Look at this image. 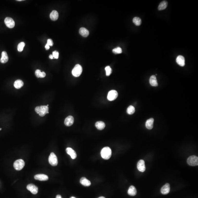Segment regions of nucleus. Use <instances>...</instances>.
Returning <instances> with one entry per match:
<instances>
[{
	"label": "nucleus",
	"mask_w": 198,
	"mask_h": 198,
	"mask_svg": "<svg viewBox=\"0 0 198 198\" xmlns=\"http://www.w3.org/2000/svg\"><path fill=\"white\" fill-rule=\"evenodd\" d=\"M35 111L41 117L44 116L46 114L49 113L48 108L47 106H37L35 108Z\"/></svg>",
	"instance_id": "f257e3e1"
},
{
	"label": "nucleus",
	"mask_w": 198,
	"mask_h": 198,
	"mask_svg": "<svg viewBox=\"0 0 198 198\" xmlns=\"http://www.w3.org/2000/svg\"><path fill=\"white\" fill-rule=\"evenodd\" d=\"M101 154L103 159L105 160L109 159L111 156V149L109 147H105L101 150Z\"/></svg>",
	"instance_id": "f03ea898"
},
{
	"label": "nucleus",
	"mask_w": 198,
	"mask_h": 198,
	"mask_svg": "<svg viewBox=\"0 0 198 198\" xmlns=\"http://www.w3.org/2000/svg\"><path fill=\"white\" fill-rule=\"evenodd\" d=\"M82 67L80 65H76L72 70V75L76 77L79 76L82 74Z\"/></svg>",
	"instance_id": "7ed1b4c3"
},
{
	"label": "nucleus",
	"mask_w": 198,
	"mask_h": 198,
	"mask_svg": "<svg viewBox=\"0 0 198 198\" xmlns=\"http://www.w3.org/2000/svg\"><path fill=\"white\" fill-rule=\"evenodd\" d=\"M187 162L189 165L196 166L198 165V158L195 155L190 156L187 160Z\"/></svg>",
	"instance_id": "20e7f679"
},
{
	"label": "nucleus",
	"mask_w": 198,
	"mask_h": 198,
	"mask_svg": "<svg viewBox=\"0 0 198 198\" xmlns=\"http://www.w3.org/2000/svg\"><path fill=\"white\" fill-rule=\"evenodd\" d=\"M25 165V163L23 160L19 159L14 162L13 166L16 170L20 171L24 168Z\"/></svg>",
	"instance_id": "39448f33"
},
{
	"label": "nucleus",
	"mask_w": 198,
	"mask_h": 198,
	"mask_svg": "<svg viewBox=\"0 0 198 198\" xmlns=\"http://www.w3.org/2000/svg\"><path fill=\"white\" fill-rule=\"evenodd\" d=\"M49 163L53 166H56L58 164V161L57 157L54 153H51L48 158Z\"/></svg>",
	"instance_id": "423d86ee"
},
{
	"label": "nucleus",
	"mask_w": 198,
	"mask_h": 198,
	"mask_svg": "<svg viewBox=\"0 0 198 198\" xmlns=\"http://www.w3.org/2000/svg\"><path fill=\"white\" fill-rule=\"evenodd\" d=\"M118 94L117 91L114 90L110 91L108 94L107 98L108 100L112 101L116 100L118 96Z\"/></svg>",
	"instance_id": "0eeeda50"
},
{
	"label": "nucleus",
	"mask_w": 198,
	"mask_h": 198,
	"mask_svg": "<svg viewBox=\"0 0 198 198\" xmlns=\"http://www.w3.org/2000/svg\"><path fill=\"white\" fill-rule=\"evenodd\" d=\"M5 23L7 27L12 28L15 26V22L13 19L10 17H6L5 19Z\"/></svg>",
	"instance_id": "6e6552de"
},
{
	"label": "nucleus",
	"mask_w": 198,
	"mask_h": 198,
	"mask_svg": "<svg viewBox=\"0 0 198 198\" xmlns=\"http://www.w3.org/2000/svg\"><path fill=\"white\" fill-rule=\"evenodd\" d=\"M27 188V189L30 191L33 194H36L38 193V188L34 184H29L28 185Z\"/></svg>",
	"instance_id": "1a4fd4ad"
},
{
	"label": "nucleus",
	"mask_w": 198,
	"mask_h": 198,
	"mask_svg": "<svg viewBox=\"0 0 198 198\" xmlns=\"http://www.w3.org/2000/svg\"><path fill=\"white\" fill-rule=\"evenodd\" d=\"M138 169L141 172H144L146 170L145 161L142 160H141L137 163V165Z\"/></svg>",
	"instance_id": "9d476101"
},
{
	"label": "nucleus",
	"mask_w": 198,
	"mask_h": 198,
	"mask_svg": "<svg viewBox=\"0 0 198 198\" xmlns=\"http://www.w3.org/2000/svg\"><path fill=\"white\" fill-rule=\"evenodd\" d=\"M170 190V185L169 183H167L162 186L161 189V192L162 194L166 195L169 193Z\"/></svg>",
	"instance_id": "9b49d317"
},
{
	"label": "nucleus",
	"mask_w": 198,
	"mask_h": 198,
	"mask_svg": "<svg viewBox=\"0 0 198 198\" xmlns=\"http://www.w3.org/2000/svg\"><path fill=\"white\" fill-rule=\"evenodd\" d=\"M74 119L72 116H69L65 119L64 121L65 124L67 126H70L74 124Z\"/></svg>",
	"instance_id": "f8f14e48"
},
{
	"label": "nucleus",
	"mask_w": 198,
	"mask_h": 198,
	"mask_svg": "<svg viewBox=\"0 0 198 198\" xmlns=\"http://www.w3.org/2000/svg\"><path fill=\"white\" fill-rule=\"evenodd\" d=\"M35 179L40 181H46L48 179V177L47 175L43 174H39L35 176Z\"/></svg>",
	"instance_id": "ddd939ff"
},
{
	"label": "nucleus",
	"mask_w": 198,
	"mask_h": 198,
	"mask_svg": "<svg viewBox=\"0 0 198 198\" xmlns=\"http://www.w3.org/2000/svg\"><path fill=\"white\" fill-rule=\"evenodd\" d=\"M66 153L71 156L72 159H75L76 158L77 154L75 151L71 148H68L66 149Z\"/></svg>",
	"instance_id": "4468645a"
},
{
	"label": "nucleus",
	"mask_w": 198,
	"mask_h": 198,
	"mask_svg": "<svg viewBox=\"0 0 198 198\" xmlns=\"http://www.w3.org/2000/svg\"><path fill=\"white\" fill-rule=\"evenodd\" d=\"M176 62L179 65L181 66H184L185 65V59L184 57L182 56H179L176 59Z\"/></svg>",
	"instance_id": "2eb2a0df"
},
{
	"label": "nucleus",
	"mask_w": 198,
	"mask_h": 198,
	"mask_svg": "<svg viewBox=\"0 0 198 198\" xmlns=\"http://www.w3.org/2000/svg\"><path fill=\"white\" fill-rule=\"evenodd\" d=\"M154 120L153 118L149 119L146 122V127L149 130H151L153 127V123Z\"/></svg>",
	"instance_id": "dca6fc26"
},
{
	"label": "nucleus",
	"mask_w": 198,
	"mask_h": 198,
	"mask_svg": "<svg viewBox=\"0 0 198 198\" xmlns=\"http://www.w3.org/2000/svg\"><path fill=\"white\" fill-rule=\"evenodd\" d=\"M9 57L8 54L6 51H3L2 53V57H1L0 61L1 63H6L8 61Z\"/></svg>",
	"instance_id": "f3484780"
},
{
	"label": "nucleus",
	"mask_w": 198,
	"mask_h": 198,
	"mask_svg": "<svg viewBox=\"0 0 198 198\" xmlns=\"http://www.w3.org/2000/svg\"><path fill=\"white\" fill-rule=\"evenodd\" d=\"M128 193L131 196H135L137 193V191L135 187L133 186H130L128 191Z\"/></svg>",
	"instance_id": "a211bd4d"
},
{
	"label": "nucleus",
	"mask_w": 198,
	"mask_h": 198,
	"mask_svg": "<svg viewBox=\"0 0 198 198\" xmlns=\"http://www.w3.org/2000/svg\"><path fill=\"white\" fill-rule=\"evenodd\" d=\"M149 83L151 86L156 87L158 85V83L156 76L152 75L151 77L149 79Z\"/></svg>",
	"instance_id": "6ab92c4d"
},
{
	"label": "nucleus",
	"mask_w": 198,
	"mask_h": 198,
	"mask_svg": "<svg viewBox=\"0 0 198 198\" xmlns=\"http://www.w3.org/2000/svg\"><path fill=\"white\" fill-rule=\"evenodd\" d=\"M79 32L80 35L85 37H87L89 35V31L85 28H80Z\"/></svg>",
	"instance_id": "aec40b11"
},
{
	"label": "nucleus",
	"mask_w": 198,
	"mask_h": 198,
	"mask_svg": "<svg viewBox=\"0 0 198 198\" xmlns=\"http://www.w3.org/2000/svg\"><path fill=\"white\" fill-rule=\"evenodd\" d=\"M80 183L82 185L85 186H89L91 184L90 181H89L85 177H83L81 178Z\"/></svg>",
	"instance_id": "412c9836"
},
{
	"label": "nucleus",
	"mask_w": 198,
	"mask_h": 198,
	"mask_svg": "<svg viewBox=\"0 0 198 198\" xmlns=\"http://www.w3.org/2000/svg\"><path fill=\"white\" fill-rule=\"evenodd\" d=\"M95 127L99 130H103L105 127V124L104 122L102 121H98L96 123Z\"/></svg>",
	"instance_id": "4be33fe9"
},
{
	"label": "nucleus",
	"mask_w": 198,
	"mask_h": 198,
	"mask_svg": "<svg viewBox=\"0 0 198 198\" xmlns=\"http://www.w3.org/2000/svg\"><path fill=\"white\" fill-rule=\"evenodd\" d=\"M58 13L56 10H53L52 11L50 14V18L53 21H56L58 18Z\"/></svg>",
	"instance_id": "5701e85b"
},
{
	"label": "nucleus",
	"mask_w": 198,
	"mask_h": 198,
	"mask_svg": "<svg viewBox=\"0 0 198 198\" xmlns=\"http://www.w3.org/2000/svg\"><path fill=\"white\" fill-rule=\"evenodd\" d=\"M14 87L17 89H19L24 85V83L21 80H17L15 81L14 83Z\"/></svg>",
	"instance_id": "b1692460"
},
{
	"label": "nucleus",
	"mask_w": 198,
	"mask_h": 198,
	"mask_svg": "<svg viewBox=\"0 0 198 198\" xmlns=\"http://www.w3.org/2000/svg\"><path fill=\"white\" fill-rule=\"evenodd\" d=\"M168 5V3L166 1H163L161 2L158 7V9L159 10H162L166 9Z\"/></svg>",
	"instance_id": "393cba45"
},
{
	"label": "nucleus",
	"mask_w": 198,
	"mask_h": 198,
	"mask_svg": "<svg viewBox=\"0 0 198 198\" xmlns=\"http://www.w3.org/2000/svg\"><path fill=\"white\" fill-rule=\"evenodd\" d=\"M35 75L38 78H43L46 76V74L44 72H42L40 70L37 69L36 70L35 72Z\"/></svg>",
	"instance_id": "a878e982"
},
{
	"label": "nucleus",
	"mask_w": 198,
	"mask_h": 198,
	"mask_svg": "<svg viewBox=\"0 0 198 198\" xmlns=\"http://www.w3.org/2000/svg\"><path fill=\"white\" fill-rule=\"evenodd\" d=\"M127 113L129 114H132L135 112V109L133 106L130 105L127 109Z\"/></svg>",
	"instance_id": "bb28decb"
},
{
	"label": "nucleus",
	"mask_w": 198,
	"mask_h": 198,
	"mask_svg": "<svg viewBox=\"0 0 198 198\" xmlns=\"http://www.w3.org/2000/svg\"><path fill=\"white\" fill-rule=\"evenodd\" d=\"M133 22L137 26H140L141 24V19L138 17H135L133 19Z\"/></svg>",
	"instance_id": "cd10ccee"
},
{
	"label": "nucleus",
	"mask_w": 198,
	"mask_h": 198,
	"mask_svg": "<svg viewBox=\"0 0 198 198\" xmlns=\"http://www.w3.org/2000/svg\"><path fill=\"white\" fill-rule=\"evenodd\" d=\"M25 46V43L24 42H21L18 45L17 49L18 51L19 52H21L23 51L24 47Z\"/></svg>",
	"instance_id": "c85d7f7f"
},
{
	"label": "nucleus",
	"mask_w": 198,
	"mask_h": 198,
	"mask_svg": "<svg viewBox=\"0 0 198 198\" xmlns=\"http://www.w3.org/2000/svg\"><path fill=\"white\" fill-rule=\"evenodd\" d=\"M112 51L115 54H121L122 52V48L120 47L116 48L112 50Z\"/></svg>",
	"instance_id": "c756f323"
},
{
	"label": "nucleus",
	"mask_w": 198,
	"mask_h": 198,
	"mask_svg": "<svg viewBox=\"0 0 198 198\" xmlns=\"http://www.w3.org/2000/svg\"><path fill=\"white\" fill-rule=\"evenodd\" d=\"M105 70L106 72V75L107 76H109L112 72V69L109 66H107L105 68Z\"/></svg>",
	"instance_id": "7c9ffc66"
},
{
	"label": "nucleus",
	"mask_w": 198,
	"mask_h": 198,
	"mask_svg": "<svg viewBox=\"0 0 198 198\" xmlns=\"http://www.w3.org/2000/svg\"><path fill=\"white\" fill-rule=\"evenodd\" d=\"M53 56L54 58L55 59H58L59 57V53L56 51H53Z\"/></svg>",
	"instance_id": "2f4dec72"
},
{
	"label": "nucleus",
	"mask_w": 198,
	"mask_h": 198,
	"mask_svg": "<svg viewBox=\"0 0 198 198\" xmlns=\"http://www.w3.org/2000/svg\"><path fill=\"white\" fill-rule=\"evenodd\" d=\"M47 44L49 46H53V40L51 39H48L47 40Z\"/></svg>",
	"instance_id": "473e14b6"
},
{
	"label": "nucleus",
	"mask_w": 198,
	"mask_h": 198,
	"mask_svg": "<svg viewBox=\"0 0 198 198\" xmlns=\"http://www.w3.org/2000/svg\"><path fill=\"white\" fill-rule=\"evenodd\" d=\"M45 48L46 50H48L50 48V46L48 45L47 44H46L45 46Z\"/></svg>",
	"instance_id": "72a5a7b5"
},
{
	"label": "nucleus",
	"mask_w": 198,
	"mask_h": 198,
	"mask_svg": "<svg viewBox=\"0 0 198 198\" xmlns=\"http://www.w3.org/2000/svg\"><path fill=\"white\" fill-rule=\"evenodd\" d=\"M49 58L51 59H53L54 58L53 56V55L52 54H51L49 56Z\"/></svg>",
	"instance_id": "f704fd0d"
},
{
	"label": "nucleus",
	"mask_w": 198,
	"mask_h": 198,
	"mask_svg": "<svg viewBox=\"0 0 198 198\" xmlns=\"http://www.w3.org/2000/svg\"><path fill=\"white\" fill-rule=\"evenodd\" d=\"M56 198H62L61 197V196L60 195H57V196H56Z\"/></svg>",
	"instance_id": "c9c22d12"
},
{
	"label": "nucleus",
	"mask_w": 198,
	"mask_h": 198,
	"mask_svg": "<svg viewBox=\"0 0 198 198\" xmlns=\"http://www.w3.org/2000/svg\"><path fill=\"white\" fill-rule=\"evenodd\" d=\"M105 198V197H104L102 196L100 197H99V198Z\"/></svg>",
	"instance_id": "e433bc0d"
},
{
	"label": "nucleus",
	"mask_w": 198,
	"mask_h": 198,
	"mask_svg": "<svg viewBox=\"0 0 198 198\" xmlns=\"http://www.w3.org/2000/svg\"><path fill=\"white\" fill-rule=\"evenodd\" d=\"M75 198V197H71V198Z\"/></svg>",
	"instance_id": "4c0bfd02"
},
{
	"label": "nucleus",
	"mask_w": 198,
	"mask_h": 198,
	"mask_svg": "<svg viewBox=\"0 0 198 198\" xmlns=\"http://www.w3.org/2000/svg\"><path fill=\"white\" fill-rule=\"evenodd\" d=\"M2 130V128H0V130Z\"/></svg>",
	"instance_id": "58836bf2"
}]
</instances>
